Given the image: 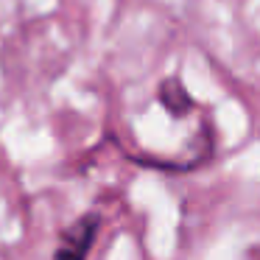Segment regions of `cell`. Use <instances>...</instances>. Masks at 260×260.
Returning a JSON list of instances; mask_svg holds the SVG:
<instances>
[{"label":"cell","mask_w":260,"mask_h":260,"mask_svg":"<svg viewBox=\"0 0 260 260\" xmlns=\"http://www.w3.org/2000/svg\"><path fill=\"white\" fill-rule=\"evenodd\" d=\"M98 230H101V215L98 213H84L81 218H76L68 230L62 232L56 246V260H87L92 243L98 238Z\"/></svg>","instance_id":"6da1fadb"}]
</instances>
